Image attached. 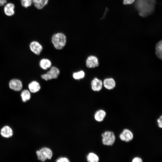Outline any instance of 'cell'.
Masks as SVG:
<instances>
[{
	"label": "cell",
	"mask_w": 162,
	"mask_h": 162,
	"mask_svg": "<svg viewBox=\"0 0 162 162\" xmlns=\"http://www.w3.org/2000/svg\"><path fill=\"white\" fill-rule=\"evenodd\" d=\"M162 116H161L158 119L157 122L158 123V126L160 128H162Z\"/></svg>",
	"instance_id": "d4e9b609"
},
{
	"label": "cell",
	"mask_w": 162,
	"mask_h": 162,
	"mask_svg": "<svg viewBox=\"0 0 162 162\" xmlns=\"http://www.w3.org/2000/svg\"><path fill=\"white\" fill-rule=\"evenodd\" d=\"M67 37L65 34L62 32H57L52 36L51 41L55 48L58 50H62L65 46Z\"/></svg>",
	"instance_id": "7a4b0ae2"
},
{
	"label": "cell",
	"mask_w": 162,
	"mask_h": 162,
	"mask_svg": "<svg viewBox=\"0 0 162 162\" xmlns=\"http://www.w3.org/2000/svg\"><path fill=\"white\" fill-rule=\"evenodd\" d=\"M29 47L31 50L37 55H39L43 49L41 44L36 41L32 42L30 44Z\"/></svg>",
	"instance_id": "52a82bcc"
},
{
	"label": "cell",
	"mask_w": 162,
	"mask_h": 162,
	"mask_svg": "<svg viewBox=\"0 0 162 162\" xmlns=\"http://www.w3.org/2000/svg\"><path fill=\"white\" fill-rule=\"evenodd\" d=\"M10 88L15 91H19L22 88V84L21 81L17 79H13L11 80L9 83Z\"/></svg>",
	"instance_id": "ba28073f"
},
{
	"label": "cell",
	"mask_w": 162,
	"mask_h": 162,
	"mask_svg": "<svg viewBox=\"0 0 162 162\" xmlns=\"http://www.w3.org/2000/svg\"><path fill=\"white\" fill-rule=\"evenodd\" d=\"M0 134L3 137L8 138L13 135V131L10 127L8 126H5L1 129Z\"/></svg>",
	"instance_id": "7c38bea8"
},
{
	"label": "cell",
	"mask_w": 162,
	"mask_h": 162,
	"mask_svg": "<svg viewBox=\"0 0 162 162\" xmlns=\"http://www.w3.org/2000/svg\"><path fill=\"white\" fill-rule=\"evenodd\" d=\"M38 159L41 161L51 159L52 157V152L50 148L44 147L36 152Z\"/></svg>",
	"instance_id": "3957f363"
},
{
	"label": "cell",
	"mask_w": 162,
	"mask_h": 162,
	"mask_svg": "<svg viewBox=\"0 0 162 162\" xmlns=\"http://www.w3.org/2000/svg\"><path fill=\"white\" fill-rule=\"evenodd\" d=\"M155 54L160 59L162 58V40L158 42L155 46Z\"/></svg>",
	"instance_id": "ac0fdd59"
},
{
	"label": "cell",
	"mask_w": 162,
	"mask_h": 162,
	"mask_svg": "<svg viewBox=\"0 0 162 162\" xmlns=\"http://www.w3.org/2000/svg\"><path fill=\"white\" fill-rule=\"evenodd\" d=\"M69 159L65 157H61L58 158L56 160L57 162H69Z\"/></svg>",
	"instance_id": "603a6c76"
},
{
	"label": "cell",
	"mask_w": 162,
	"mask_h": 162,
	"mask_svg": "<svg viewBox=\"0 0 162 162\" xmlns=\"http://www.w3.org/2000/svg\"><path fill=\"white\" fill-rule=\"evenodd\" d=\"M102 142L104 145L111 146L114 143L115 136L114 133L111 131H106L102 134Z\"/></svg>",
	"instance_id": "5b68a950"
},
{
	"label": "cell",
	"mask_w": 162,
	"mask_h": 162,
	"mask_svg": "<svg viewBox=\"0 0 162 162\" xmlns=\"http://www.w3.org/2000/svg\"><path fill=\"white\" fill-rule=\"evenodd\" d=\"M91 85L92 90L98 92L102 89L103 83L101 80L94 78L92 80Z\"/></svg>",
	"instance_id": "9c48e42d"
},
{
	"label": "cell",
	"mask_w": 162,
	"mask_h": 162,
	"mask_svg": "<svg viewBox=\"0 0 162 162\" xmlns=\"http://www.w3.org/2000/svg\"><path fill=\"white\" fill-rule=\"evenodd\" d=\"M28 87L29 91L33 93L38 92L41 88L39 83L36 81H32L30 83Z\"/></svg>",
	"instance_id": "5bb4252c"
},
{
	"label": "cell",
	"mask_w": 162,
	"mask_h": 162,
	"mask_svg": "<svg viewBox=\"0 0 162 162\" xmlns=\"http://www.w3.org/2000/svg\"><path fill=\"white\" fill-rule=\"evenodd\" d=\"M52 62L48 59L44 58L42 59L40 61L39 66L43 69L46 70L50 68L52 66Z\"/></svg>",
	"instance_id": "2e32d148"
},
{
	"label": "cell",
	"mask_w": 162,
	"mask_h": 162,
	"mask_svg": "<svg viewBox=\"0 0 162 162\" xmlns=\"http://www.w3.org/2000/svg\"><path fill=\"white\" fill-rule=\"evenodd\" d=\"M21 96L22 101L24 102H26L29 100L31 97L29 91L26 89L24 90L21 93Z\"/></svg>",
	"instance_id": "ffe728a7"
},
{
	"label": "cell",
	"mask_w": 162,
	"mask_h": 162,
	"mask_svg": "<svg viewBox=\"0 0 162 162\" xmlns=\"http://www.w3.org/2000/svg\"><path fill=\"white\" fill-rule=\"evenodd\" d=\"M86 64V67L88 68H94L97 67L99 65L98 58L94 56L90 55L87 58Z\"/></svg>",
	"instance_id": "8992f818"
},
{
	"label": "cell",
	"mask_w": 162,
	"mask_h": 162,
	"mask_svg": "<svg viewBox=\"0 0 162 162\" xmlns=\"http://www.w3.org/2000/svg\"><path fill=\"white\" fill-rule=\"evenodd\" d=\"M135 0H123V4L124 5L131 4L133 3Z\"/></svg>",
	"instance_id": "cb8c5ba5"
},
{
	"label": "cell",
	"mask_w": 162,
	"mask_h": 162,
	"mask_svg": "<svg viewBox=\"0 0 162 162\" xmlns=\"http://www.w3.org/2000/svg\"><path fill=\"white\" fill-rule=\"evenodd\" d=\"M22 5L25 8L30 6L32 4V0H20Z\"/></svg>",
	"instance_id": "7402d4cb"
},
{
	"label": "cell",
	"mask_w": 162,
	"mask_h": 162,
	"mask_svg": "<svg viewBox=\"0 0 162 162\" xmlns=\"http://www.w3.org/2000/svg\"><path fill=\"white\" fill-rule=\"evenodd\" d=\"M49 0H32V4L38 10L43 9L49 2Z\"/></svg>",
	"instance_id": "9a60e30c"
},
{
	"label": "cell",
	"mask_w": 162,
	"mask_h": 162,
	"mask_svg": "<svg viewBox=\"0 0 162 162\" xmlns=\"http://www.w3.org/2000/svg\"><path fill=\"white\" fill-rule=\"evenodd\" d=\"M119 137L122 141L128 142L133 139V134L129 130L124 129L120 134Z\"/></svg>",
	"instance_id": "30bf717a"
},
{
	"label": "cell",
	"mask_w": 162,
	"mask_h": 162,
	"mask_svg": "<svg viewBox=\"0 0 162 162\" xmlns=\"http://www.w3.org/2000/svg\"><path fill=\"white\" fill-rule=\"evenodd\" d=\"M7 0H0V6L4 5L7 2Z\"/></svg>",
	"instance_id": "4316f807"
},
{
	"label": "cell",
	"mask_w": 162,
	"mask_h": 162,
	"mask_svg": "<svg viewBox=\"0 0 162 162\" xmlns=\"http://www.w3.org/2000/svg\"><path fill=\"white\" fill-rule=\"evenodd\" d=\"M85 75L84 71L82 70L74 72L73 74V78L75 80H80L83 78Z\"/></svg>",
	"instance_id": "44dd1931"
},
{
	"label": "cell",
	"mask_w": 162,
	"mask_h": 162,
	"mask_svg": "<svg viewBox=\"0 0 162 162\" xmlns=\"http://www.w3.org/2000/svg\"><path fill=\"white\" fill-rule=\"evenodd\" d=\"M46 73L41 75V76L43 79L48 81L57 78L59 74L60 70L55 66H52Z\"/></svg>",
	"instance_id": "277c9868"
},
{
	"label": "cell",
	"mask_w": 162,
	"mask_h": 162,
	"mask_svg": "<svg viewBox=\"0 0 162 162\" xmlns=\"http://www.w3.org/2000/svg\"><path fill=\"white\" fill-rule=\"evenodd\" d=\"M156 3V0H135L134 6L139 15L144 17L153 12Z\"/></svg>",
	"instance_id": "6da1fadb"
},
{
	"label": "cell",
	"mask_w": 162,
	"mask_h": 162,
	"mask_svg": "<svg viewBox=\"0 0 162 162\" xmlns=\"http://www.w3.org/2000/svg\"><path fill=\"white\" fill-rule=\"evenodd\" d=\"M86 159L89 162H98L99 161L98 156L93 152L89 153L86 156Z\"/></svg>",
	"instance_id": "d6986e66"
},
{
	"label": "cell",
	"mask_w": 162,
	"mask_h": 162,
	"mask_svg": "<svg viewBox=\"0 0 162 162\" xmlns=\"http://www.w3.org/2000/svg\"><path fill=\"white\" fill-rule=\"evenodd\" d=\"M106 115L105 112L103 110H100L97 111L94 115V118L97 121L100 122L103 121Z\"/></svg>",
	"instance_id": "e0dca14e"
},
{
	"label": "cell",
	"mask_w": 162,
	"mask_h": 162,
	"mask_svg": "<svg viewBox=\"0 0 162 162\" xmlns=\"http://www.w3.org/2000/svg\"><path fill=\"white\" fill-rule=\"evenodd\" d=\"M15 5L11 3L6 4L4 7V11L6 15L8 16H11L15 14Z\"/></svg>",
	"instance_id": "8fae6325"
},
{
	"label": "cell",
	"mask_w": 162,
	"mask_h": 162,
	"mask_svg": "<svg viewBox=\"0 0 162 162\" xmlns=\"http://www.w3.org/2000/svg\"><path fill=\"white\" fill-rule=\"evenodd\" d=\"M104 87L107 89L111 90L114 88L116 85L114 80L112 78L105 79L103 82Z\"/></svg>",
	"instance_id": "4fadbf2b"
},
{
	"label": "cell",
	"mask_w": 162,
	"mask_h": 162,
	"mask_svg": "<svg viewBox=\"0 0 162 162\" xmlns=\"http://www.w3.org/2000/svg\"><path fill=\"white\" fill-rule=\"evenodd\" d=\"M133 162H142V159L139 157H135L132 160Z\"/></svg>",
	"instance_id": "484cf974"
}]
</instances>
